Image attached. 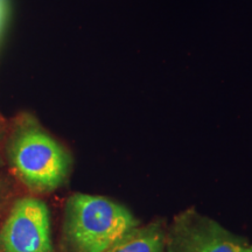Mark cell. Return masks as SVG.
<instances>
[{
	"instance_id": "cell-1",
	"label": "cell",
	"mask_w": 252,
	"mask_h": 252,
	"mask_svg": "<svg viewBox=\"0 0 252 252\" xmlns=\"http://www.w3.org/2000/svg\"><path fill=\"white\" fill-rule=\"evenodd\" d=\"M137 225L127 208L98 195L76 193L65 204L64 235L71 252H105Z\"/></svg>"
},
{
	"instance_id": "cell-2",
	"label": "cell",
	"mask_w": 252,
	"mask_h": 252,
	"mask_svg": "<svg viewBox=\"0 0 252 252\" xmlns=\"http://www.w3.org/2000/svg\"><path fill=\"white\" fill-rule=\"evenodd\" d=\"M9 158L19 178L36 191L59 188L70 171L71 159L64 147L30 117L15 128Z\"/></svg>"
},
{
	"instance_id": "cell-3",
	"label": "cell",
	"mask_w": 252,
	"mask_h": 252,
	"mask_svg": "<svg viewBox=\"0 0 252 252\" xmlns=\"http://www.w3.org/2000/svg\"><path fill=\"white\" fill-rule=\"evenodd\" d=\"M247 244L219 222L189 208L173 219L166 231L165 252H241Z\"/></svg>"
},
{
	"instance_id": "cell-4",
	"label": "cell",
	"mask_w": 252,
	"mask_h": 252,
	"mask_svg": "<svg viewBox=\"0 0 252 252\" xmlns=\"http://www.w3.org/2000/svg\"><path fill=\"white\" fill-rule=\"evenodd\" d=\"M4 252H54L47 204L35 197L19 200L0 230Z\"/></svg>"
},
{
	"instance_id": "cell-5",
	"label": "cell",
	"mask_w": 252,
	"mask_h": 252,
	"mask_svg": "<svg viewBox=\"0 0 252 252\" xmlns=\"http://www.w3.org/2000/svg\"><path fill=\"white\" fill-rule=\"evenodd\" d=\"M166 230L160 222L137 225L105 252H165Z\"/></svg>"
},
{
	"instance_id": "cell-6",
	"label": "cell",
	"mask_w": 252,
	"mask_h": 252,
	"mask_svg": "<svg viewBox=\"0 0 252 252\" xmlns=\"http://www.w3.org/2000/svg\"><path fill=\"white\" fill-rule=\"evenodd\" d=\"M2 19H4V4H0V28H1Z\"/></svg>"
},
{
	"instance_id": "cell-7",
	"label": "cell",
	"mask_w": 252,
	"mask_h": 252,
	"mask_svg": "<svg viewBox=\"0 0 252 252\" xmlns=\"http://www.w3.org/2000/svg\"><path fill=\"white\" fill-rule=\"evenodd\" d=\"M241 252H252V244H247L242 249Z\"/></svg>"
}]
</instances>
